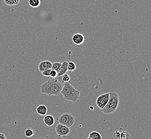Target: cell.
I'll list each match as a JSON object with an SVG mask.
<instances>
[{"label": "cell", "mask_w": 151, "mask_h": 139, "mask_svg": "<svg viewBox=\"0 0 151 139\" xmlns=\"http://www.w3.org/2000/svg\"><path fill=\"white\" fill-rule=\"evenodd\" d=\"M64 85L57 78H51L40 86V92L48 96H58L61 94Z\"/></svg>", "instance_id": "1"}, {"label": "cell", "mask_w": 151, "mask_h": 139, "mask_svg": "<svg viewBox=\"0 0 151 139\" xmlns=\"http://www.w3.org/2000/svg\"><path fill=\"white\" fill-rule=\"evenodd\" d=\"M61 94L64 96L65 100L76 102L79 100L80 96V92L76 89L69 82L64 84V87L61 90Z\"/></svg>", "instance_id": "2"}, {"label": "cell", "mask_w": 151, "mask_h": 139, "mask_svg": "<svg viewBox=\"0 0 151 139\" xmlns=\"http://www.w3.org/2000/svg\"><path fill=\"white\" fill-rule=\"evenodd\" d=\"M119 99L115 92H109V100L108 103L102 111L105 114H110L115 112L118 107Z\"/></svg>", "instance_id": "3"}, {"label": "cell", "mask_w": 151, "mask_h": 139, "mask_svg": "<svg viewBox=\"0 0 151 139\" xmlns=\"http://www.w3.org/2000/svg\"><path fill=\"white\" fill-rule=\"evenodd\" d=\"M57 121L59 122V124L71 128L75 123V118L69 113H64L57 119Z\"/></svg>", "instance_id": "4"}, {"label": "cell", "mask_w": 151, "mask_h": 139, "mask_svg": "<svg viewBox=\"0 0 151 139\" xmlns=\"http://www.w3.org/2000/svg\"><path fill=\"white\" fill-rule=\"evenodd\" d=\"M109 100V93H105L97 97L96 103L98 108L101 110L103 109Z\"/></svg>", "instance_id": "5"}, {"label": "cell", "mask_w": 151, "mask_h": 139, "mask_svg": "<svg viewBox=\"0 0 151 139\" xmlns=\"http://www.w3.org/2000/svg\"><path fill=\"white\" fill-rule=\"evenodd\" d=\"M55 129L58 136L63 138H65L66 136H68L71 132L70 128L60 124H58L56 125Z\"/></svg>", "instance_id": "6"}, {"label": "cell", "mask_w": 151, "mask_h": 139, "mask_svg": "<svg viewBox=\"0 0 151 139\" xmlns=\"http://www.w3.org/2000/svg\"><path fill=\"white\" fill-rule=\"evenodd\" d=\"M52 66V63L49 61H43L40 62L38 65V68L41 73L46 71L47 70L51 69Z\"/></svg>", "instance_id": "7"}, {"label": "cell", "mask_w": 151, "mask_h": 139, "mask_svg": "<svg viewBox=\"0 0 151 139\" xmlns=\"http://www.w3.org/2000/svg\"><path fill=\"white\" fill-rule=\"evenodd\" d=\"M72 41L76 45L79 46L82 45L83 43L85 41V36L83 34L79 33H76L74 36H73L72 38Z\"/></svg>", "instance_id": "8"}, {"label": "cell", "mask_w": 151, "mask_h": 139, "mask_svg": "<svg viewBox=\"0 0 151 139\" xmlns=\"http://www.w3.org/2000/svg\"><path fill=\"white\" fill-rule=\"evenodd\" d=\"M68 71V62L64 61L62 62L61 67L58 72V77H61L67 73Z\"/></svg>", "instance_id": "9"}, {"label": "cell", "mask_w": 151, "mask_h": 139, "mask_svg": "<svg viewBox=\"0 0 151 139\" xmlns=\"http://www.w3.org/2000/svg\"><path fill=\"white\" fill-rule=\"evenodd\" d=\"M44 123L48 127L52 126L54 124V118L52 115L45 116L44 118Z\"/></svg>", "instance_id": "10"}, {"label": "cell", "mask_w": 151, "mask_h": 139, "mask_svg": "<svg viewBox=\"0 0 151 139\" xmlns=\"http://www.w3.org/2000/svg\"><path fill=\"white\" fill-rule=\"evenodd\" d=\"M37 114L40 116H46L47 111V108L45 105H40L36 109Z\"/></svg>", "instance_id": "11"}, {"label": "cell", "mask_w": 151, "mask_h": 139, "mask_svg": "<svg viewBox=\"0 0 151 139\" xmlns=\"http://www.w3.org/2000/svg\"><path fill=\"white\" fill-rule=\"evenodd\" d=\"M89 138L92 139H102L101 134L96 131H93L90 133L89 134Z\"/></svg>", "instance_id": "12"}, {"label": "cell", "mask_w": 151, "mask_h": 139, "mask_svg": "<svg viewBox=\"0 0 151 139\" xmlns=\"http://www.w3.org/2000/svg\"><path fill=\"white\" fill-rule=\"evenodd\" d=\"M41 3L40 0H29V4L33 8L38 7Z\"/></svg>", "instance_id": "13"}, {"label": "cell", "mask_w": 151, "mask_h": 139, "mask_svg": "<svg viewBox=\"0 0 151 139\" xmlns=\"http://www.w3.org/2000/svg\"><path fill=\"white\" fill-rule=\"evenodd\" d=\"M3 1L4 3L10 6L17 5L20 1V0H3Z\"/></svg>", "instance_id": "14"}, {"label": "cell", "mask_w": 151, "mask_h": 139, "mask_svg": "<svg viewBox=\"0 0 151 139\" xmlns=\"http://www.w3.org/2000/svg\"><path fill=\"white\" fill-rule=\"evenodd\" d=\"M61 64L62 63H60V62H54V63L52 64V68L51 70H55L56 71L58 72L60 68L61 67Z\"/></svg>", "instance_id": "15"}, {"label": "cell", "mask_w": 151, "mask_h": 139, "mask_svg": "<svg viewBox=\"0 0 151 139\" xmlns=\"http://www.w3.org/2000/svg\"><path fill=\"white\" fill-rule=\"evenodd\" d=\"M25 136L28 138H30L34 136L35 131L32 128H28L26 129L25 132Z\"/></svg>", "instance_id": "16"}, {"label": "cell", "mask_w": 151, "mask_h": 139, "mask_svg": "<svg viewBox=\"0 0 151 139\" xmlns=\"http://www.w3.org/2000/svg\"><path fill=\"white\" fill-rule=\"evenodd\" d=\"M76 68V64L73 62L68 63V71L72 72L74 71Z\"/></svg>", "instance_id": "17"}, {"label": "cell", "mask_w": 151, "mask_h": 139, "mask_svg": "<svg viewBox=\"0 0 151 139\" xmlns=\"http://www.w3.org/2000/svg\"><path fill=\"white\" fill-rule=\"evenodd\" d=\"M70 81V77L67 73H66L62 75V83L64 84L65 82H69Z\"/></svg>", "instance_id": "18"}, {"label": "cell", "mask_w": 151, "mask_h": 139, "mask_svg": "<svg viewBox=\"0 0 151 139\" xmlns=\"http://www.w3.org/2000/svg\"><path fill=\"white\" fill-rule=\"evenodd\" d=\"M130 135L128 132L126 131H123L121 133V139H129Z\"/></svg>", "instance_id": "19"}, {"label": "cell", "mask_w": 151, "mask_h": 139, "mask_svg": "<svg viewBox=\"0 0 151 139\" xmlns=\"http://www.w3.org/2000/svg\"><path fill=\"white\" fill-rule=\"evenodd\" d=\"M50 77L51 78H56L57 77H58V72L56 71L55 70H51Z\"/></svg>", "instance_id": "20"}, {"label": "cell", "mask_w": 151, "mask_h": 139, "mask_svg": "<svg viewBox=\"0 0 151 139\" xmlns=\"http://www.w3.org/2000/svg\"><path fill=\"white\" fill-rule=\"evenodd\" d=\"M113 138L115 139H121V132L116 131L113 133Z\"/></svg>", "instance_id": "21"}, {"label": "cell", "mask_w": 151, "mask_h": 139, "mask_svg": "<svg viewBox=\"0 0 151 139\" xmlns=\"http://www.w3.org/2000/svg\"><path fill=\"white\" fill-rule=\"evenodd\" d=\"M51 71V69L47 70L46 71H44L43 72H42V75H43L44 76H45V77H50Z\"/></svg>", "instance_id": "22"}, {"label": "cell", "mask_w": 151, "mask_h": 139, "mask_svg": "<svg viewBox=\"0 0 151 139\" xmlns=\"http://www.w3.org/2000/svg\"><path fill=\"white\" fill-rule=\"evenodd\" d=\"M0 139H6V137L3 133H0Z\"/></svg>", "instance_id": "23"}, {"label": "cell", "mask_w": 151, "mask_h": 139, "mask_svg": "<svg viewBox=\"0 0 151 139\" xmlns=\"http://www.w3.org/2000/svg\"><path fill=\"white\" fill-rule=\"evenodd\" d=\"M35 139H47L46 138H44V137H39V138H36Z\"/></svg>", "instance_id": "24"}, {"label": "cell", "mask_w": 151, "mask_h": 139, "mask_svg": "<svg viewBox=\"0 0 151 139\" xmlns=\"http://www.w3.org/2000/svg\"><path fill=\"white\" fill-rule=\"evenodd\" d=\"M91 139V138H89V137H88V139Z\"/></svg>", "instance_id": "25"}]
</instances>
